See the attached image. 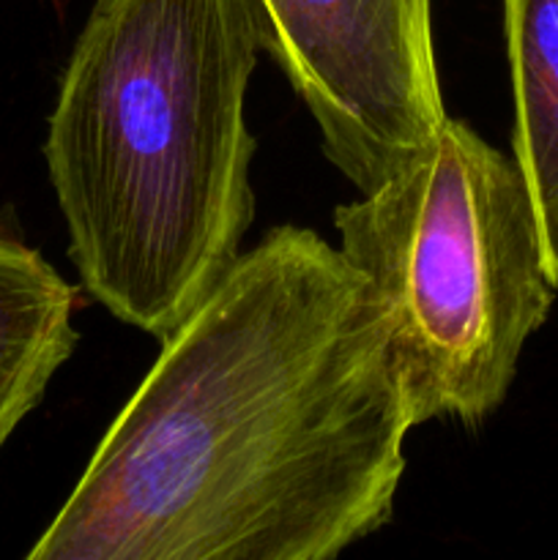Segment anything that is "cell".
Instances as JSON below:
<instances>
[{
	"label": "cell",
	"instance_id": "cell-4",
	"mask_svg": "<svg viewBox=\"0 0 558 560\" xmlns=\"http://www.w3.org/2000/svg\"><path fill=\"white\" fill-rule=\"evenodd\" d=\"M263 52L321 129L328 162L377 189L446 120L432 0H255Z\"/></svg>",
	"mask_w": 558,
	"mask_h": 560
},
{
	"label": "cell",
	"instance_id": "cell-1",
	"mask_svg": "<svg viewBox=\"0 0 558 560\" xmlns=\"http://www.w3.org/2000/svg\"><path fill=\"white\" fill-rule=\"evenodd\" d=\"M410 430L370 282L282 224L162 339L27 560H332L392 520Z\"/></svg>",
	"mask_w": 558,
	"mask_h": 560
},
{
	"label": "cell",
	"instance_id": "cell-5",
	"mask_svg": "<svg viewBox=\"0 0 558 560\" xmlns=\"http://www.w3.org/2000/svg\"><path fill=\"white\" fill-rule=\"evenodd\" d=\"M74 304L77 290L42 252L0 230V448L74 353Z\"/></svg>",
	"mask_w": 558,
	"mask_h": 560
},
{
	"label": "cell",
	"instance_id": "cell-2",
	"mask_svg": "<svg viewBox=\"0 0 558 560\" xmlns=\"http://www.w3.org/2000/svg\"><path fill=\"white\" fill-rule=\"evenodd\" d=\"M255 0H93L44 162L85 293L162 342L239 260L255 217L244 118Z\"/></svg>",
	"mask_w": 558,
	"mask_h": 560
},
{
	"label": "cell",
	"instance_id": "cell-3",
	"mask_svg": "<svg viewBox=\"0 0 558 560\" xmlns=\"http://www.w3.org/2000/svg\"><path fill=\"white\" fill-rule=\"evenodd\" d=\"M334 228L386 312L414 427L496 413L558 293L514 156L446 115L408 164L339 206Z\"/></svg>",
	"mask_w": 558,
	"mask_h": 560
},
{
	"label": "cell",
	"instance_id": "cell-6",
	"mask_svg": "<svg viewBox=\"0 0 558 560\" xmlns=\"http://www.w3.org/2000/svg\"><path fill=\"white\" fill-rule=\"evenodd\" d=\"M503 31L514 98L512 156L558 290V0H503Z\"/></svg>",
	"mask_w": 558,
	"mask_h": 560
}]
</instances>
